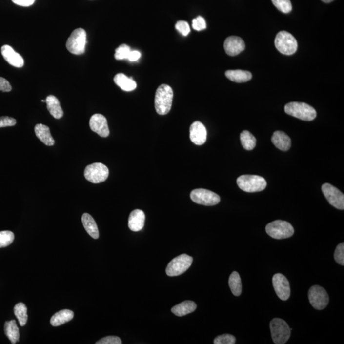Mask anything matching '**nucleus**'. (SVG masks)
I'll list each match as a JSON object with an SVG mask.
<instances>
[{
	"mask_svg": "<svg viewBox=\"0 0 344 344\" xmlns=\"http://www.w3.org/2000/svg\"><path fill=\"white\" fill-rule=\"evenodd\" d=\"M174 92L172 87L167 84L160 85L156 92L154 105L158 114L166 115L172 108Z\"/></svg>",
	"mask_w": 344,
	"mask_h": 344,
	"instance_id": "nucleus-1",
	"label": "nucleus"
},
{
	"mask_svg": "<svg viewBox=\"0 0 344 344\" xmlns=\"http://www.w3.org/2000/svg\"><path fill=\"white\" fill-rule=\"evenodd\" d=\"M285 113L305 121H311L316 118V110L311 106L302 102H291L285 105Z\"/></svg>",
	"mask_w": 344,
	"mask_h": 344,
	"instance_id": "nucleus-2",
	"label": "nucleus"
},
{
	"mask_svg": "<svg viewBox=\"0 0 344 344\" xmlns=\"http://www.w3.org/2000/svg\"><path fill=\"white\" fill-rule=\"evenodd\" d=\"M237 183L240 189L247 193L263 191L267 185L263 177L252 175H243L238 177Z\"/></svg>",
	"mask_w": 344,
	"mask_h": 344,
	"instance_id": "nucleus-3",
	"label": "nucleus"
},
{
	"mask_svg": "<svg viewBox=\"0 0 344 344\" xmlns=\"http://www.w3.org/2000/svg\"><path fill=\"white\" fill-rule=\"evenodd\" d=\"M271 334L275 344L287 343L291 336L292 329L285 321L280 318H275L270 323Z\"/></svg>",
	"mask_w": 344,
	"mask_h": 344,
	"instance_id": "nucleus-4",
	"label": "nucleus"
},
{
	"mask_svg": "<svg viewBox=\"0 0 344 344\" xmlns=\"http://www.w3.org/2000/svg\"><path fill=\"white\" fill-rule=\"evenodd\" d=\"M275 46L281 53L292 55L297 51V40L287 31H283L277 35L275 39Z\"/></svg>",
	"mask_w": 344,
	"mask_h": 344,
	"instance_id": "nucleus-5",
	"label": "nucleus"
},
{
	"mask_svg": "<svg viewBox=\"0 0 344 344\" xmlns=\"http://www.w3.org/2000/svg\"><path fill=\"white\" fill-rule=\"evenodd\" d=\"M269 236L275 239H284L293 236L295 230L290 223L282 220H276L269 223L266 226Z\"/></svg>",
	"mask_w": 344,
	"mask_h": 344,
	"instance_id": "nucleus-6",
	"label": "nucleus"
},
{
	"mask_svg": "<svg viewBox=\"0 0 344 344\" xmlns=\"http://www.w3.org/2000/svg\"><path fill=\"white\" fill-rule=\"evenodd\" d=\"M86 38V32L84 29H76L73 31L66 41V49L70 53L76 55L84 54Z\"/></svg>",
	"mask_w": 344,
	"mask_h": 344,
	"instance_id": "nucleus-7",
	"label": "nucleus"
},
{
	"mask_svg": "<svg viewBox=\"0 0 344 344\" xmlns=\"http://www.w3.org/2000/svg\"><path fill=\"white\" fill-rule=\"evenodd\" d=\"M193 258L187 254H181L169 263L166 274L170 277L179 276L186 272L193 263Z\"/></svg>",
	"mask_w": 344,
	"mask_h": 344,
	"instance_id": "nucleus-8",
	"label": "nucleus"
},
{
	"mask_svg": "<svg viewBox=\"0 0 344 344\" xmlns=\"http://www.w3.org/2000/svg\"><path fill=\"white\" fill-rule=\"evenodd\" d=\"M109 170L105 164L95 162L87 166L84 170V177L89 182L99 183L107 180Z\"/></svg>",
	"mask_w": 344,
	"mask_h": 344,
	"instance_id": "nucleus-9",
	"label": "nucleus"
},
{
	"mask_svg": "<svg viewBox=\"0 0 344 344\" xmlns=\"http://www.w3.org/2000/svg\"><path fill=\"white\" fill-rule=\"evenodd\" d=\"M190 197L192 201L199 205L214 206L220 202V196L205 189H197L192 191Z\"/></svg>",
	"mask_w": 344,
	"mask_h": 344,
	"instance_id": "nucleus-10",
	"label": "nucleus"
},
{
	"mask_svg": "<svg viewBox=\"0 0 344 344\" xmlns=\"http://www.w3.org/2000/svg\"><path fill=\"white\" fill-rule=\"evenodd\" d=\"M308 299L312 306L317 310H323L329 303V296L323 287L316 285L308 291Z\"/></svg>",
	"mask_w": 344,
	"mask_h": 344,
	"instance_id": "nucleus-11",
	"label": "nucleus"
},
{
	"mask_svg": "<svg viewBox=\"0 0 344 344\" xmlns=\"http://www.w3.org/2000/svg\"><path fill=\"white\" fill-rule=\"evenodd\" d=\"M322 191L330 205L337 209H344V195L337 187L328 183H324L322 185Z\"/></svg>",
	"mask_w": 344,
	"mask_h": 344,
	"instance_id": "nucleus-12",
	"label": "nucleus"
},
{
	"mask_svg": "<svg viewBox=\"0 0 344 344\" xmlns=\"http://www.w3.org/2000/svg\"><path fill=\"white\" fill-rule=\"evenodd\" d=\"M273 286L278 297L283 301L288 300L290 297L291 289L289 281L284 275L276 274L272 279Z\"/></svg>",
	"mask_w": 344,
	"mask_h": 344,
	"instance_id": "nucleus-13",
	"label": "nucleus"
},
{
	"mask_svg": "<svg viewBox=\"0 0 344 344\" xmlns=\"http://www.w3.org/2000/svg\"><path fill=\"white\" fill-rule=\"evenodd\" d=\"M91 130L101 137H107L110 134L107 119L103 115L94 114L89 121Z\"/></svg>",
	"mask_w": 344,
	"mask_h": 344,
	"instance_id": "nucleus-14",
	"label": "nucleus"
},
{
	"mask_svg": "<svg viewBox=\"0 0 344 344\" xmlns=\"http://www.w3.org/2000/svg\"><path fill=\"white\" fill-rule=\"evenodd\" d=\"M189 133H190L191 141L195 144L202 145L205 143L207 131L205 126L201 122H194L191 125Z\"/></svg>",
	"mask_w": 344,
	"mask_h": 344,
	"instance_id": "nucleus-15",
	"label": "nucleus"
},
{
	"mask_svg": "<svg viewBox=\"0 0 344 344\" xmlns=\"http://www.w3.org/2000/svg\"><path fill=\"white\" fill-rule=\"evenodd\" d=\"M244 41L239 37L231 36L226 39L224 43L225 51L228 55L235 56L244 51Z\"/></svg>",
	"mask_w": 344,
	"mask_h": 344,
	"instance_id": "nucleus-16",
	"label": "nucleus"
},
{
	"mask_svg": "<svg viewBox=\"0 0 344 344\" xmlns=\"http://www.w3.org/2000/svg\"><path fill=\"white\" fill-rule=\"evenodd\" d=\"M1 54L10 65L16 68H22L24 66V59L20 54L16 53L10 45H5L1 47Z\"/></svg>",
	"mask_w": 344,
	"mask_h": 344,
	"instance_id": "nucleus-17",
	"label": "nucleus"
},
{
	"mask_svg": "<svg viewBox=\"0 0 344 344\" xmlns=\"http://www.w3.org/2000/svg\"><path fill=\"white\" fill-rule=\"evenodd\" d=\"M145 215L142 210L136 209L131 212L128 219L129 228L133 231H139L144 226Z\"/></svg>",
	"mask_w": 344,
	"mask_h": 344,
	"instance_id": "nucleus-18",
	"label": "nucleus"
},
{
	"mask_svg": "<svg viewBox=\"0 0 344 344\" xmlns=\"http://www.w3.org/2000/svg\"><path fill=\"white\" fill-rule=\"evenodd\" d=\"M272 142L275 147L281 151H287L291 148V139L283 131H275L272 137Z\"/></svg>",
	"mask_w": 344,
	"mask_h": 344,
	"instance_id": "nucleus-19",
	"label": "nucleus"
},
{
	"mask_svg": "<svg viewBox=\"0 0 344 344\" xmlns=\"http://www.w3.org/2000/svg\"><path fill=\"white\" fill-rule=\"evenodd\" d=\"M35 132L38 139L45 145L53 146L55 141L52 137L49 127L44 124H38L35 127Z\"/></svg>",
	"mask_w": 344,
	"mask_h": 344,
	"instance_id": "nucleus-20",
	"label": "nucleus"
},
{
	"mask_svg": "<svg viewBox=\"0 0 344 344\" xmlns=\"http://www.w3.org/2000/svg\"><path fill=\"white\" fill-rule=\"evenodd\" d=\"M45 103L47 104V110L49 113L53 116L54 118L59 120L63 116L64 112L62 110L59 100L53 95L48 96L46 98Z\"/></svg>",
	"mask_w": 344,
	"mask_h": 344,
	"instance_id": "nucleus-21",
	"label": "nucleus"
},
{
	"mask_svg": "<svg viewBox=\"0 0 344 344\" xmlns=\"http://www.w3.org/2000/svg\"><path fill=\"white\" fill-rule=\"evenodd\" d=\"M74 317V314L72 310H61L52 316L51 324L53 326H60L72 320Z\"/></svg>",
	"mask_w": 344,
	"mask_h": 344,
	"instance_id": "nucleus-22",
	"label": "nucleus"
},
{
	"mask_svg": "<svg viewBox=\"0 0 344 344\" xmlns=\"http://www.w3.org/2000/svg\"><path fill=\"white\" fill-rule=\"evenodd\" d=\"M82 222L85 230L92 238L98 239L99 238V231L97 223L90 214L84 213L82 215Z\"/></svg>",
	"mask_w": 344,
	"mask_h": 344,
	"instance_id": "nucleus-23",
	"label": "nucleus"
},
{
	"mask_svg": "<svg viewBox=\"0 0 344 344\" xmlns=\"http://www.w3.org/2000/svg\"><path fill=\"white\" fill-rule=\"evenodd\" d=\"M114 81L116 84L123 91L129 92L135 90L137 88L136 82L121 73L117 74L114 77Z\"/></svg>",
	"mask_w": 344,
	"mask_h": 344,
	"instance_id": "nucleus-24",
	"label": "nucleus"
},
{
	"mask_svg": "<svg viewBox=\"0 0 344 344\" xmlns=\"http://www.w3.org/2000/svg\"><path fill=\"white\" fill-rule=\"evenodd\" d=\"M197 304L193 301L187 300L178 304L172 308V312L179 317L184 316L197 309Z\"/></svg>",
	"mask_w": 344,
	"mask_h": 344,
	"instance_id": "nucleus-25",
	"label": "nucleus"
},
{
	"mask_svg": "<svg viewBox=\"0 0 344 344\" xmlns=\"http://www.w3.org/2000/svg\"><path fill=\"white\" fill-rule=\"evenodd\" d=\"M225 75L229 80L237 83L248 82L252 79L251 73L245 70H228Z\"/></svg>",
	"mask_w": 344,
	"mask_h": 344,
	"instance_id": "nucleus-26",
	"label": "nucleus"
},
{
	"mask_svg": "<svg viewBox=\"0 0 344 344\" xmlns=\"http://www.w3.org/2000/svg\"><path fill=\"white\" fill-rule=\"evenodd\" d=\"M4 329H5V335L12 344H16L19 341L20 337V331L15 320L6 321Z\"/></svg>",
	"mask_w": 344,
	"mask_h": 344,
	"instance_id": "nucleus-27",
	"label": "nucleus"
},
{
	"mask_svg": "<svg viewBox=\"0 0 344 344\" xmlns=\"http://www.w3.org/2000/svg\"><path fill=\"white\" fill-rule=\"evenodd\" d=\"M229 285L232 293L236 297L241 295L242 282L239 273L233 272L229 278Z\"/></svg>",
	"mask_w": 344,
	"mask_h": 344,
	"instance_id": "nucleus-28",
	"label": "nucleus"
},
{
	"mask_svg": "<svg viewBox=\"0 0 344 344\" xmlns=\"http://www.w3.org/2000/svg\"><path fill=\"white\" fill-rule=\"evenodd\" d=\"M27 306L24 304L19 303L14 306V314L18 319L20 326H24L28 321V314H27Z\"/></svg>",
	"mask_w": 344,
	"mask_h": 344,
	"instance_id": "nucleus-29",
	"label": "nucleus"
},
{
	"mask_svg": "<svg viewBox=\"0 0 344 344\" xmlns=\"http://www.w3.org/2000/svg\"><path fill=\"white\" fill-rule=\"evenodd\" d=\"M241 141L243 149L247 150V151H251L256 147V138L249 131L244 130L241 133Z\"/></svg>",
	"mask_w": 344,
	"mask_h": 344,
	"instance_id": "nucleus-30",
	"label": "nucleus"
},
{
	"mask_svg": "<svg viewBox=\"0 0 344 344\" xmlns=\"http://www.w3.org/2000/svg\"><path fill=\"white\" fill-rule=\"evenodd\" d=\"M14 234L10 231H0V248L7 247L13 243Z\"/></svg>",
	"mask_w": 344,
	"mask_h": 344,
	"instance_id": "nucleus-31",
	"label": "nucleus"
},
{
	"mask_svg": "<svg viewBox=\"0 0 344 344\" xmlns=\"http://www.w3.org/2000/svg\"><path fill=\"white\" fill-rule=\"evenodd\" d=\"M272 1L275 7L283 13L287 14L291 12L293 7H292L290 0H272Z\"/></svg>",
	"mask_w": 344,
	"mask_h": 344,
	"instance_id": "nucleus-32",
	"label": "nucleus"
},
{
	"mask_svg": "<svg viewBox=\"0 0 344 344\" xmlns=\"http://www.w3.org/2000/svg\"><path fill=\"white\" fill-rule=\"evenodd\" d=\"M131 51L130 47L126 44H122L116 49L115 58L117 60L128 59L129 54Z\"/></svg>",
	"mask_w": 344,
	"mask_h": 344,
	"instance_id": "nucleus-33",
	"label": "nucleus"
},
{
	"mask_svg": "<svg viewBox=\"0 0 344 344\" xmlns=\"http://www.w3.org/2000/svg\"><path fill=\"white\" fill-rule=\"evenodd\" d=\"M236 339L232 335L223 334L217 337L214 339V344H235Z\"/></svg>",
	"mask_w": 344,
	"mask_h": 344,
	"instance_id": "nucleus-34",
	"label": "nucleus"
},
{
	"mask_svg": "<svg viewBox=\"0 0 344 344\" xmlns=\"http://www.w3.org/2000/svg\"><path fill=\"white\" fill-rule=\"evenodd\" d=\"M334 258L337 263L342 266L344 265V243H343L338 245L335 249Z\"/></svg>",
	"mask_w": 344,
	"mask_h": 344,
	"instance_id": "nucleus-35",
	"label": "nucleus"
},
{
	"mask_svg": "<svg viewBox=\"0 0 344 344\" xmlns=\"http://www.w3.org/2000/svg\"><path fill=\"white\" fill-rule=\"evenodd\" d=\"M192 26L194 30L197 31H202L205 30L206 28V24L205 20L201 16L197 17V18L194 19Z\"/></svg>",
	"mask_w": 344,
	"mask_h": 344,
	"instance_id": "nucleus-36",
	"label": "nucleus"
},
{
	"mask_svg": "<svg viewBox=\"0 0 344 344\" xmlns=\"http://www.w3.org/2000/svg\"><path fill=\"white\" fill-rule=\"evenodd\" d=\"M176 28L183 36H187L190 32V28H189L188 23L183 21V20L177 22L176 24Z\"/></svg>",
	"mask_w": 344,
	"mask_h": 344,
	"instance_id": "nucleus-37",
	"label": "nucleus"
},
{
	"mask_svg": "<svg viewBox=\"0 0 344 344\" xmlns=\"http://www.w3.org/2000/svg\"><path fill=\"white\" fill-rule=\"evenodd\" d=\"M97 344H121L122 341L120 337L116 336H108L103 338L96 343Z\"/></svg>",
	"mask_w": 344,
	"mask_h": 344,
	"instance_id": "nucleus-38",
	"label": "nucleus"
},
{
	"mask_svg": "<svg viewBox=\"0 0 344 344\" xmlns=\"http://www.w3.org/2000/svg\"><path fill=\"white\" fill-rule=\"evenodd\" d=\"M16 122V120L13 118L8 116L0 117V128L15 126Z\"/></svg>",
	"mask_w": 344,
	"mask_h": 344,
	"instance_id": "nucleus-39",
	"label": "nucleus"
},
{
	"mask_svg": "<svg viewBox=\"0 0 344 344\" xmlns=\"http://www.w3.org/2000/svg\"><path fill=\"white\" fill-rule=\"evenodd\" d=\"M12 90V86L9 82L3 77H0V91L10 92Z\"/></svg>",
	"mask_w": 344,
	"mask_h": 344,
	"instance_id": "nucleus-40",
	"label": "nucleus"
},
{
	"mask_svg": "<svg viewBox=\"0 0 344 344\" xmlns=\"http://www.w3.org/2000/svg\"><path fill=\"white\" fill-rule=\"evenodd\" d=\"M12 1L21 7H30L35 3V0H12Z\"/></svg>",
	"mask_w": 344,
	"mask_h": 344,
	"instance_id": "nucleus-41",
	"label": "nucleus"
},
{
	"mask_svg": "<svg viewBox=\"0 0 344 344\" xmlns=\"http://www.w3.org/2000/svg\"><path fill=\"white\" fill-rule=\"evenodd\" d=\"M141 57V54L138 51H130L129 54L128 60L130 61H136Z\"/></svg>",
	"mask_w": 344,
	"mask_h": 344,
	"instance_id": "nucleus-42",
	"label": "nucleus"
},
{
	"mask_svg": "<svg viewBox=\"0 0 344 344\" xmlns=\"http://www.w3.org/2000/svg\"><path fill=\"white\" fill-rule=\"evenodd\" d=\"M321 1H323V2H324V3H330V2L333 1V0H321Z\"/></svg>",
	"mask_w": 344,
	"mask_h": 344,
	"instance_id": "nucleus-43",
	"label": "nucleus"
}]
</instances>
